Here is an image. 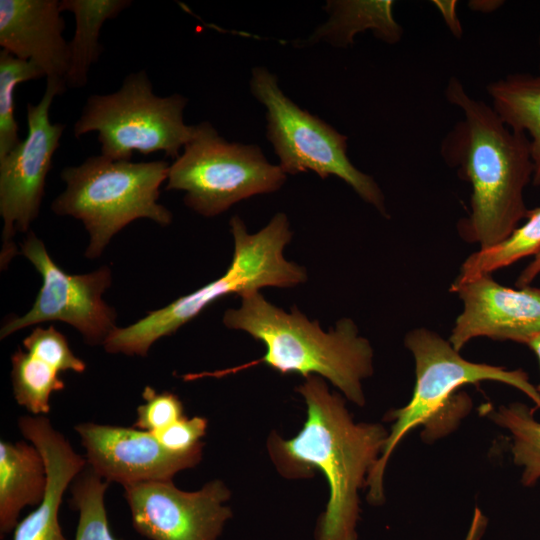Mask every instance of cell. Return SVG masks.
<instances>
[{
  "instance_id": "cell-12",
  "label": "cell",
  "mask_w": 540,
  "mask_h": 540,
  "mask_svg": "<svg viewBox=\"0 0 540 540\" xmlns=\"http://www.w3.org/2000/svg\"><path fill=\"white\" fill-rule=\"evenodd\" d=\"M134 529L150 540H218L231 508L228 487L212 480L200 490L187 492L172 480L124 486Z\"/></svg>"
},
{
  "instance_id": "cell-8",
  "label": "cell",
  "mask_w": 540,
  "mask_h": 540,
  "mask_svg": "<svg viewBox=\"0 0 540 540\" xmlns=\"http://www.w3.org/2000/svg\"><path fill=\"white\" fill-rule=\"evenodd\" d=\"M287 174L269 163L257 145L229 142L205 121L169 166L166 190L185 192L184 203L213 217L235 203L279 190Z\"/></svg>"
},
{
  "instance_id": "cell-34",
  "label": "cell",
  "mask_w": 540,
  "mask_h": 540,
  "mask_svg": "<svg viewBox=\"0 0 540 540\" xmlns=\"http://www.w3.org/2000/svg\"><path fill=\"white\" fill-rule=\"evenodd\" d=\"M539 46H540V39H539ZM539 71H540V62H539Z\"/></svg>"
},
{
  "instance_id": "cell-35",
  "label": "cell",
  "mask_w": 540,
  "mask_h": 540,
  "mask_svg": "<svg viewBox=\"0 0 540 540\" xmlns=\"http://www.w3.org/2000/svg\"><path fill=\"white\" fill-rule=\"evenodd\" d=\"M540 276V275H539Z\"/></svg>"
},
{
  "instance_id": "cell-6",
  "label": "cell",
  "mask_w": 540,
  "mask_h": 540,
  "mask_svg": "<svg viewBox=\"0 0 540 540\" xmlns=\"http://www.w3.org/2000/svg\"><path fill=\"white\" fill-rule=\"evenodd\" d=\"M169 166L165 160L89 156L61 171L66 187L51 203V210L82 221L90 236L85 256L96 258L116 233L136 219L148 218L161 226L172 222L171 211L158 203Z\"/></svg>"
},
{
  "instance_id": "cell-16",
  "label": "cell",
  "mask_w": 540,
  "mask_h": 540,
  "mask_svg": "<svg viewBox=\"0 0 540 540\" xmlns=\"http://www.w3.org/2000/svg\"><path fill=\"white\" fill-rule=\"evenodd\" d=\"M18 426L44 459L47 486L41 503L16 525L13 540H67L59 523V508L66 489L86 468L87 460L44 415L21 416Z\"/></svg>"
},
{
  "instance_id": "cell-23",
  "label": "cell",
  "mask_w": 540,
  "mask_h": 540,
  "mask_svg": "<svg viewBox=\"0 0 540 540\" xmlns=\"http://www.w3.org/2000/svg\"><path fill=\"white\" fill-rule=\"evenodd\" d=\"M535 410L515 402L500 406L489 414L497 425L511 434L513 461L523 468L521 482L527 487L540 479V422L534 417Z\"/></svg>"
},
{
  "instance_id": "cell-26",
  "label": "cell",
  "mask_w": 540,
  "mask_h": 540,
  "mask_svg": "<svg viewBox=\"0 0 540 540\" xmlns=\"http://www.w3.org/2000/svg\"><path fill=\"white\" fill-rule=\"evenodd\" d=\"M23 346L27 352L44 360L60 373H82L86 369L85 362L74 355L65 336L53 326L34 328L23 340Z\"/></svg>"
},
{
  "instance_id": "cell-13",
  "label": "cell",
  "mask_w": 540,
  "mask_h": 540,
  "mask_svg": "<svg viewBox=\"0 0 540 540\" xmlns=\"http://www.w3.org/2000/svg\"><path fill=\"white\" fill-rule=\"evenodd\" d=\"M450 290L463 303L449 337L457 351L477 337L526 345L540 332V287L514 289L487 274Z\"/></svg>"
},
{
  "instance_id": "cell-17",
  "label": "cell",
  "mask_w": 540,
  "mask_h": 540,
  "mask_svg": "<svg viewBox=\"0 0 540 540\" xmlns=\"http://www.w3.org/2000/svg\"><path fill=\"white\" fill-rule=\"evenodd\" d=\"M47 471L40 451L31 443L0 442V533L13 531L21 510L44 498Z\"/></svg>"
},
{
  "instance_id": "cell-33",
  "label": "cell",
  "mask_w": 540,
  "mask_h": 540,
  "mask_svg": "<svg viewBox=\"0 0 540 540\" xmlns=\"http://www.w3.org/2000/svg\"><path fill=\"white\" fill-rule=\"evenodd\" d=\"M536 355L539 365H540V332L533 336L528 343L526 344ZM538 392L540 393V383L536 386Z\"/></svg>"
},
{
  "instance_id": "cell-14",
  "label": "cell",
  "mask_w": 540,
  "mask_h": 540,
  "mask_svg": "<svg viewBox=\"0 0 540 540\" xmlns=\"http://www.w3.org/2000/svg\"><path fill=\"white\" fill-rule=\"evenodd\" d=\"M89 468L103 480L123 487L148 481L172 480L198 464L202 451L179 455L166 450L152 432L93 422L75 426Z\"/></svg>"
},
{
  "instance_id": "cell-24",
  "label": "cell",
  "mask_w": 540,
  "mask_h": 540,
  "mask_svg": "<svg viewBox=\"0 0 540 540\" xmlns=\"http://www.w3.org/2000/svg\"><path fill=\"white\" fill-rule=\"evenodd\" d=\"M108 484L90 468L76 477L71 488V504L79 514L74 540H117L110 530L104 502Z\"/></svg>"
},
{
  "instance_id": "cell-31",
  "label": "cell",
  "mask_w": 540,
  "mask_h": 540,
  "mask_svg": "<svg viewBox=\"0 0 540 540\" xmlns=\"http://www.w3.org/2000/svg\"><path fill=\"white\" fill-rule=\"evenodd\" d=\"M487 524L486 517L479 508H475L472 522L465 540H480Z\"/></svg>"
},
{
  "instance_id": "cell-32",
  "label": "cell",
  "mask_w": 540,
  "mask_h": 540,
  "mask_svg": "<svg viewBox=\"0 0 540 540\" xmlns=\"http://www.w3.org/2000/svg\"><path fill=\"white\" fill-rule=\"evenodd\" d=\"M503 4V1H470L469 7L479 12H491Z\"/></svg>"
},
{
  "instance_id": "cell-27",
  "label": "cell",
  "mask_w": 540,
  "mask_h": 540,
  "mask_svg": "<svg viewBox=\"0 0 540 540\" xmlns=\"http://www.w3.org/2000/svg\"><path fill=\"white\" fill-rule=\"evenodd\" d=\"M142 396L145 403L137 407L135 428L154 433L184 417L183 404L174 393L146 386Z\"/></svg>"
},
{
  "instance_id": "cell-11",
  "label": "cell",
  "mask_w": 540,
  "mask_h": 540,
  "mask_svg": "<svg viewBox=\"0 0 540 540\" xmlns=\"http://www.w3.org/2000/svg\"><path fill=\"white\" fill-rule=\"evenodd\" d=\"M21 252L43 282L32 308L23 316L9 318L2 326L1 339L30 325L63 321L76 328L87 343L104 344L117 328L115 309L102 299L112 281L110 268L103 266L82 275L67 274L55 264L33 232L28 233Z\"/></svg>"
},
{
  "instance_id": "cell-1",
  "label": "cell",
  "mask_w": 540,
  "mask_h": 540,
  "mask_svg": "<svg viewBox=\"0 0 540 540\" xmlns=\"http://www.w3.org/2000/svg\"><path fill=\"white\" fill-rule=\"evenodd\" d=\"M297 391L307 406L299 433L285 440L273 434L269 454L287 478L317 469L329 487V500L316 528V540H357L358 491L378 461L389 432L379 423H355L344 400L323 378L310 375Z\"/></svg>"
},
{
  "instance_id": "cell-19",
  "label": "cell",
  "mask_w": 540,
  "mask_h": 540,
  "mask_svg": "<svg viewBox=\"0 0 540 540\" xmlns=\"http://www.w3.org/2000/svg\"><path fill=\"white\" fill-rule=\"evenodd\" d=\"M492 107L513 131L530 136L534 185H540V74H511L486 86Z\"/></svg>"
},
{
  "instance_id": "cell-18",
  "label": "cell",
  "mask_w": 540,
  "mask_h": 540,
  "mask_svg": "<svg viewBox=\"0 0 540 540\" xmlns=\"http://www.w3.org/2000/svg\"><path fill=\"white\" fill-rule=\"evenodd\" d=\"M131 5V0L60 1L61 12H71L75 18V32L69 41V65L65 77L67 87L86 86L89 70L103 52L99 42L103 24Z\"/></svg>"
},
{
  "instance_id": "cell-20",
  "label": "cell",
  "mask_w": 540,
  "mask_h": 540,
  "mask_svg": "<svg viewBox=\"0 0 540 540\" xmlns=\"http://www.w3.org/2000/svg\"><path fill=\"white\" fill-rule=\"evenodd\" d=\"M393 1H327L328 21L318 27L305 43L320 40L334 46L346 47L353 43L356 33L371 30L382 41L395 44L402 36V28L393 17Z\"/></svg>"
},
{
  "instance_id": "cell-3",
  "label": "cell",
  "mask_w": 540,
  "mask_h": 540,
  "mask_svg": "<svg viewBox=\"0 0 540 540\" xmlns=\"http://www.w3.org/2000/svg\"><path fill=\"white\" fill-rule=\"evenodd\" d=\"M241 297L238 309H228L223 324L242 330L262 342L266 353L239 367L200 374H186L185 380L222 377L250 366L265 364L280 374L317 375L329 380L353 403L363 406L362 380L373 373V349L360 336L356 324L342 318L328 332L318 321H310L295 306L290 312L268 302L259 292Z\"/></svg>"
},
{
  "instance_id": "cell-30",
  "label": "cell",
  "mask_w": 540,
  "mask_h": 540,
  "mask_svg": "<svg viewBox=\"0 0 540 540\" xmlns=\"http://www.w3.org/2000/svg\"><path fill=\"white\" fill-rule=\"evenodd\" d=\"M540 275V252L534 256L533 260L519 274L516 285L517 287L529 286L532 281Z\"/></svg>"
},
{
  "instance_id": "cell-28",
  "label": "cell",
  "mask_w": 540,
  "mask_h": 540,
  "mask_svg": "<svg viewBox=\"0 0 540 540\" xmlns=\"http://www.w3.org/2000/svg\"><path fill=\"white\" fill-rule=\"evenodd\" d=\"M207 430V420L204 417L185 416L173 424L154 432L160 444L168 451L186 455L202 451L201 439Z\"/></svg>"
},
{
  "instance_id": "cell-22",
  "label": "cell",
  "mask_w": 540,
  "mask_h": 540,
  "mask_svg": "<svg viewBox=\"0 0 540 540\" xmlns=\"http://www.w3.org/2000/svg\"><path fill=\"white\" fill-rule=\"evenodd\" d=\"M11 379L16 402L34 416L50 411V397L64 389L60 372L44 360L22 349L12 357Z\"/></svg>"
},
{
  "instance_id": "cell-7",
  "label": "cell",
  "mask_w": 540,
  "mask_h": 540,
  "mask_svg": "<svg viewBox=\"0 0 540 540\" xmlns=\"http://www.w3.org/2000/svg\"><path fill=\"white\" fill-rule=\"evenodd\" d=\"M188 98L153 92L146 70L129 73L120 88L90 95L73 127L75 138L97 132L101 155L131 161L132 154L163 152L174 160L192 139L195 125L184 122Z\"/></svg>"
},
{
  "instance_id": "cell-10",
  "label": "cell",
  "mask_w": 540,
  "mask_h": 540,
  "mask_svg": "<svg viewBox=\"0 0 540 540\" xmlns=\"http://www.w3.org/2000/svg\"><path fill=\"white\" fill-rule=\"evenodd\" d=\"M66 87L65 83L46 80L40 101L27 103L26 137L0 159L1 269L17 253L13 242L16 231L27 232L39 214L46 177L65 129V124L50 121L49 110L54 97Z\"/></svg>"
},
{
  "instance_id": "cell-21",
  "label": "cell",
  "mask_w": 540,
  "mask_h": 540,
  "mask_svg": "<svg viewBox=\"0 0 540 540\" xmlns=\"http://www.w3.org/2000/svg\"><path fill=\"white\" fill-rule=\"evenodd\" d=\"M527 221L499 243L480 248L463 262L453 284H462L482 275L491 274L518 260L540 252V207L528 210Z\"/></svg>"
},
{
  "instance_id": "cell-29",
  "label": "cell",
  "mask_w": 540,
  "mask_h": 540,
  "mask_svg": "<svg viewBox=\"0 0 540 540\" xmlns=\"http://www.w3.org/2000/svg\"><path fill=\"white\" fill-rule=\"evenodd\" d=\"M432 3L436 6V8L441 13L451 33L455 37L460 38L462 36L463 31H462V27L457 16V11H456L457 1L435 0V1H432Z\"/></svg>"
},
{
  "instance_id": "cell-15",
  "label": "cell",
  "mask_w": 540,
  "mask_h": 540,
  "mask_svg": "<svg viewBox=\"0 0 540 540\" xmlns=\"http://www.w3.org/2000/svg\"><path fill=\"white\" fill-rule=\"evenodd\" d=\"M61 13L58 0H0V46L36 63L46 80L65 83L69 42Z\"/></svg>"
},
{
  "instance_id": "cell-5",
  "label": "cell",
  "mask_w": 540,
  "mask_h": 540,
  "mask_svg": "<svg viewBox=\"0 0 540 540\" xmlns=\"http://www.w3.org/2000/svg\"><path fill=\"white\" fill-rule=\"evenodd\" d=\"M405 346L415 361L416 381L410 401L387 415L394 423L380 457L368 474V500L381 504L384 500L383 477L388 460L396 446L413 428L426 426L424 436L431 430L441 413H466L470 399L465 393L455 392L463 385L481 381H498L526 394L540 410V393L521 370H507L500 366L475 363L463 358L449 340L427 328L409 331Z\"/></svg>"
},
{
  "instance_id": "cell-4",
  "label": "cell",
  "mask_w": 540,
  "mask_h": 540,
  "mask_svg": "<svg viewBox=\"0 0 540 540\" xmlns=\"http://www.w3.org/2000/svg\"><path fill=\"white\" fill-rule=\"evenodd\" d=\"M230 227L234 253L224 275L164 308L149 312L134 324L117 327L103 344L108 353L145 357L155 341L174 334L219 298L242 296L264 287H294L307 280L306 270L283 256L292 238L285 213H276L255 234L248 233L238 215L231 218Z\"/></svg>"
},
{
  "instance_id": "cell-9",
  "label": "cell",
  "mask_w": 540,
  "mask_h": 540,
  "mask_svg": "<svg viewBox=\"0 0 540 540\" xmlns=\"http://www.w3.org/2000/svg\"><path fill=\"white\" fill-rule=\"evenodd\" d=\"M250 90L266 108L267 139L286 174L312 171L322 179L337 176L387 216L384 195L376 181L349 160L345 135L296 105L281 90L277 76L265 67L252 69Z\"/></svg>"
},
{
  "instance_id": "cell-2",
  "label": "cell",
  "mask_w": 540,
  "mask_h": 540,
  "mask_svg": "<svg viewBox=\"0 0 540 540\" xmlns=\"http://www.w3.org/2000/svg\"><path fill=\"white\" fill-rule=\"evenodd\" d=\"M445 95L464 118L443 140L441 154L472 188L470 213L458 231L467 242L487 248L526 218L524 189L533 177L530 141L510 129L492 106L470 96L456 77L449 79Z\"/></svg>"
},
{
  "instance_id": "cell-25",
  "label": "cell",
  "mask_w": 540,
  "mask_h": 540,
  "mask_svg": "<svg viewBox=\"0 0 540 540\" xmlns=\"http://www.w3.org/2000/svg\"><path fill=\"white\" fill-rule=\"evenodd\" d=\"M45 77L34 62L19 59L6 50L0 51V159L19 143L15 119V88L18 84Z\"/></svg>"
}]
</instances>
